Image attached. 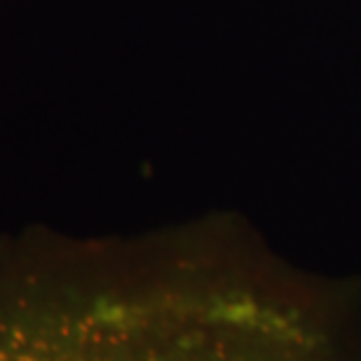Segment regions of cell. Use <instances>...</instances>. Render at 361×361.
I'll list each match as a JSON object with an SVG mask.
<instances>
[{
    "label": "cell",
    "mask_w": 361,
    "mask_h": 361,
    "mask_svg": "<svg viewBox=\"0 0 361 361\" xmlns=\"http://www.w3.org/2000/svg\"><path fill=\"white\" fill-rule=\"evenodd\" d=\"M5 3H14V0H0V5H5Z\"/></svg>",
    "instance_id": "cell-1"
}]
</instances>
